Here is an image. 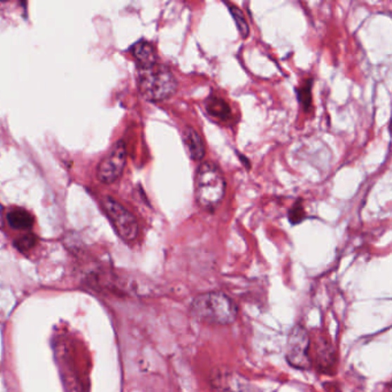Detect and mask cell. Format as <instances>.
I'll return each mask as SVG.
<instances>
[{"mask_svg": "<svg viewBox=\"0 0 392 392\" xmlns=\"http://www.w3.org/2000/svg\"><path fill=\"white\" fill-rule=\"evenodd\" d=\"M190 314L200 322L228 326L237 319V307L227 294L212 291L200 294L193 299Z\"/></svg>", "mask_w": 392, "mask_h": 392, "instance_id": "6da1fadb", "label": "cell"}, {"mask_svg": "<svg viewBox=\"0 0 392 392\" xmlns=\"http://www.w3.org/2000/svg\"><path fill=\"white\" fill-rule=\"evenodd\" d=\"M177 79L169 67L162 63L138 68V89L141 95L150 101L171 98L176 92Z\"/></svg>", "mask_w": 392, "mask_h": 392, "instance_id": "7a4b0ae2", "label": "cell"}, {"mask_svg": "<svg viewBox=\"0 0 392 392\" xmlns=\"http://www.w3.org/2000/svg\"><path fill=\"white\" fill-rule=\"evenodd\" d=\"M226 195V180L221 169L213 162H204L196 176V200L206 211L216 209Z\"/></svg>", "mask_w": 392, "mask_h": 392, "instance_id": "3957f363", "label": "cell"}, {"mask_svg": "<svg viewBox=\"0 0 392 392\" xmlns=\"http://www.w3.org/2000/svg\"><path fill=\"white\" fill-rule=\"evenodd\" d=\"M103 206L117 235L124 242L136 240L139 231L136 216L112 197L104 198Z\"/></svg>", "mask_w": 392, "mask_h": 392, "instance_id": "277c9868", "label": "cell"}, {"mask_svg": "<svg viewBox=\"0 0 392 392\" xmlns=\"http://www.w3.org/2000/svg\"><path fill=\"white\" fill-rule=\"evenodd\" d=\"M287 360L297 370H310V337L303 326H294L287 343Z\"/></svg>", "mask_w": 392, "mask_h": 392, "instance_id": "5b68a950", "label": "cell"}, {"mask_svg": "<svg viewBox=\"0 0 392 392\" xmlns=\"http://www.w3.org/2000/svg\"><path fill=\"white\" fill-rule=\"evenodd\" d=\"M126 164V148L124 141H119L101 160L97 168V176L105 184L114 183L120 178Z\"/></svg>", "mask_w": 392, "mask_h": 392, "instance_id": "8992f818", "label": "cell"}, {"mask_svg": "<svg viewBox=\"0 0 392 392\" xmlns=\"http://www.w3.org/2000/svg\"><path fill=\"white\" fill-rule=\"evenodd\" d=\"M213 392H253L250 384L237 373L222 372L212 379Z\"/></svg>", "mask_w": 392, "mask_h": 392, "instance_id": "52a82bcc", "label": "cell"}, {"mask_svg": "<svg viewBox=\"0 0 392 392\" xmlns=\"http://www.w3.org/2000/svg\"><path fill=\"white\" fill-rule=\"evenodd\" d=\"M182 139L190 158L195 162H200L205 157L206 150L200 133L192 126H185L182 130Z\"/></svg>", "mask_w": 392, "mask_h": 392, "instance_id": "ba28073f", "label": "cell"}, {"mask_svg": "<svg viewBox=\"0 0 392 392\" xmlns=\"http://www.w3.org/2000/svg\"><path fill=\"white\" fill-rule=\"evenodd\" d=\"M131 53L137 61L138 68L149 67L158 63V53L155 46L146 41H139L133 45Z\"/></svg>", "mask_w": 392, "mask_h": 392, "instance_id": "9c48e42d", "label": "cell"}, {"mask_svg": "<svg viewBox=\"0 0 392 392\" xmlns=\"http://www.w3.org/2000/svg\"><path fill=\"white\" fill-rule=\"evenodd\" d=\"M206 111L211 115V117H214V119H218V121H227L230 120L233 117V113H231V108L228 104L225 99H222L221 97H218V96H211L207 100L205 101Z\"/></svg>", "mask_w": 392, "mask_h": 392, "instance_id": "30bf717a", "label": "cell"}, {"mask_svg": "<svg viewBox=\"0 0 392 392\" xmlns=\"http://www.w3.org/2000/svg\"><path fill=\"white\" fill-rule=\"evenodd\" d=\"M11 227L16 230H28L34 226L32 215L23 209H14L6 215Z\"/></svg>", "mask_w": 392, "mask_h": 392, "instance_id": "8fae6325", "label": "cell"}, {"mask_svg": "<svg viewBox=\"0 0 392 392\" xmlns=\"http://www.w3.org/2000/svg\"><path fill=\"white\" fill-rule=\"evenodd\" d=\"M227 5L240 36L243 38H247V36L250 35V27H249V23L245 19L243 11L240 10V7L236 6V5H233V4L227 3Z\"/></svg>", "mask_w": 392, "mask_h": 392, "instance_id": "7c38bea8", "label": "cell"}, {"mask_svg": "<svg viewBox=\"0 0 392 392\" xmlns=\"http://www.w3.org/2000/svg\"><path fill=\"white\" fill-rule=\"evenodd\" d=\"M298 97H299V101L303 105V107L308 111L312 105V79H308L303 86H301L298 91Z\"/></svg>", "mask_w": 392, "mask_h": 392, "instance_id": "4fadbf2b", "label": "cell"}, {"mask_svg": "<svg viewBox=\"0 0 392 392\" xmlns=\"http://www.w3.org/2000/svg\"><path fill=\"white\" fill-rule=\"evenodd\" d=\"M36 244H37V237L34 234L23 235L21 237L16 238L15 242H14L16 249L21 252L32 250V247H36Z\"/></svg>", "mask_w": 392, "mask_h": 392, "instance_id": "5bb4252c", "label": "cell"}, {"mask_svg": "<svg viewBox=\"0 0 392 392\" xmlns=\"http://www.w3.org/2000/svg\"><path fill=\"white\" fill-rule=\"evenodd\" d=\"M305 209H303V204L301 202H298L296 205L291 209L290 212H289V220H290L292 225H297L299 222L303 221V218H305Z\"/></svg>", "mask_w": 392, "mask_h": 392, "instance_id": "9a60e30c", "label": "cell"}, {"mask_svg": "<svg viewBox=\"0 0 392 392\" xmlns=\"http://www.w3.org/2000/svg\"><path fill=\"white\" fill-rule=\"evenodd\" d=\"M3 212H4L3 206H1V204H0V228H3L4 226Z\"/></svg>", "mask_w": 392, "mask_h": 392, "instance_id": "2e32d148", "label": "cell"}]
</instances>
